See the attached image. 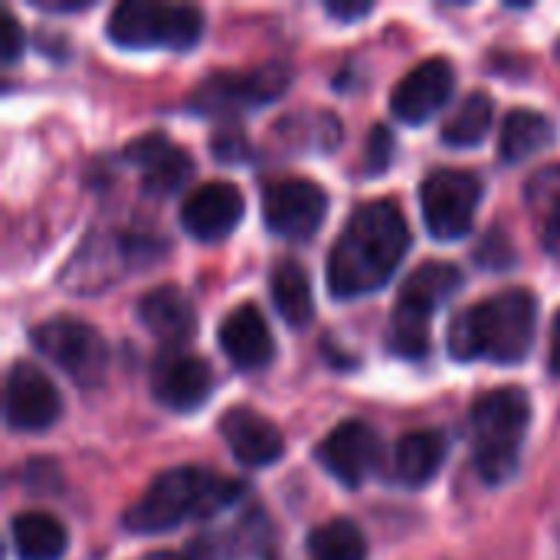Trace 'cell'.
I'll return each instance as SVG.
<instances>
[{"mask_svg": "<svg viewBox=\"0 0 560 560\" xmlns=\"http://www.w3.org/2000/svg\"><path fill=\"white\" fill-rule=\"evenodd\" d=\"M407 253H410V223L400 213V207L390 200L361 203L348 217L341 236L328 253L325 276L331 295L341 302L374 295L394 279Z\"/></svg>", "mask_w": 560, "mask_h": 560, "instance_id": "6da1fadb", "label": "cell"}, {"mask_svg": "<svg viewBox=\"0 0 560 560\" xmlns=\"http://www.w3.org/2000/svg\"><path fill=\"white\" fill-rule=\"evenodd\" d=\"M538 331V299L528 289H509L463 308L450 322L446 348L456 361L518 364L532 354Z\"/></svg>", "mask_w": 560, "mask_h": 560, "instance_id": "7a4b0ae2", "label": "cell"}, {"mask_svg": "<svg viewBox=\"0 0 560 560\" xmlns=\"http://www.w3.org/2000/svg\"><path fill=\"white\" fill-rule=\"evenodd\" d=\"M243 492L240 482L223 479L200 466H180L161 472L144 495L125 512L121 525L131 535H158L184 525L187 518H210L236 502Z\"/></svg>", "mask_w": 560, "mask_h": 560, "instance_id": "3957f363", "label": "cell"}, {"mask_svg": "<svg viewBox=\"0 0 560 560\" xmlns=\"http://www.w3.org/2000/svg\"><path fill=\"white\" fill-rule=\"evenodd\" d=\"M528 423L532 400L522 387H499L472 404L469 427L476 446V469L489 486L509 482L515 476Z\"/></svg>", "mask_w": 560, "mask_h": 560, "instance_id": "277c9868", "label": "cell"}, {"mask_svg": "<svg viewBox=\"0 0 560 560\" xmlns=\"http://www.w3.org/2000/svg\"><path fill=\"white\" fill-rule=\"evenodd\" d=\"M463 285V269L453 262H427L420 266L400 289L394 315H390V351L400 358H423L430 348V325L436 308L453 299Z\"/></svg>", "mask_w": 560, "mask_h": 560, "instance_id": "5b68a950", "label": "cell"}, {"mask_svg": "<svg viewBox=\"0 0 560 560\" xmlns=\"http://www.w3.org/2000/svg\"><path fill=\"white\" fill-rule=\"evenodd\" d=\"M108 39L121 49H190L203 33V13L190 3L125 0L108 13Z\"/></svg>", "mask_w": 560, "mask_h": 560, "instance_id": "8992f818", "label": "cell"}, {"mask_svg": "<svg viewBox=\"0 0 560 560\" xmlns=\"http://www.w3.org/2000/svg\"><path fill=\"white\" fill-rule=\"evenodd\" d=\"M33 348L49 358L75 387H98L108 371L105 338L79 318H46L30 331Z\"/></svg>", "mask_w": 560, "mask_h": 560, "instance_id": "52a82bcc", "label": "cell"}, {"mask_svg": "<svg viewBox=\"0 0 560 560\" xmlns=\"http://www.w3.org/2000/svg\"><path fill=\"white\" fill-rule=\"evenodd\" d=\"M482 180L469 171H433L420 187L423 223L433 240H463L476 223Z\"/></svg>", "mask_w": 560, "mask_h": 560, "instance_id": "ba28073f", "label": "cell"}, {"mask_svg": "<svg viewBox=\"0 0 560 560\" xmlns=\"http://www.w3.org/2000/svg\"><path fill=\"white\" fill-rule=\"evenodd\" d=\"M262 217L276 236L302 243L322 230L328 217V194L308 177L276 180L262 194Z\"/></svg>", "mask_w": 560, "mask_h": 560, "instance_id": "9c48e42d", "label": "cell"}, {"mask_svg": "<svg viewBox=\"0 0 560 560\" xmlns=\"http://www.w3.org/2000/svg\"><path fill=\"white\" fill-rule=\"evenodd\" d=\"M285 85H289V69L282 62H269L253 72H220V75H207V82L190 95V108L203 115H223V112L272 102L285 92Z\"/></svg>", "mask_w": 560, "mask_h": 560, "instance_id": "30bf717a", "label": "cell"}, {"mask_svg": "<svg viewBox=\"0 0 560 560\" xmlns=\"http://www.w3.org/2000/svg\"><path fill=\"white\" fill-rule=\"evenodd\" d=\"M3 413L13 430L39 433V430H49L62 417V397L56 384L43 374V368L16 361L7 374Z\"/></svg>", "mask_w": 560, "mask_h": 560, "instance_id": "8fae6325", "label": "cell"}, {"mask_svg": "<svg viewBox=\"0 0 560 560\" xmlns=\"http://www.w3.org/2000/svg\"><path fill=\"white\" fill-rule=\"evenodd\" d=\"M315 459L322 463V469L335 482H341L348 489H358L374 472V466L381 459V440L368 423L345 420L318 443Z\"/></svg>", "mask_w": 560, "mask_h": 560, "instance_id": "7c38bea8", "label": "cell"}, {"mask_svg": "<svg viewBox=\"0 0 560 560\" xmlns=\"http://www.w3.org/2000/svg\"><path fill=\"white\" fill-rule=\"evenodd\" d=\"M240 220H243V194L230 180H210L194 187L180 207V226L200 243H217L230 236L240 226Z\"/></svg>", "mask_w": 560, "mask_h": 560, "instance_id": "4fadbf2b", "label": "cell"}, {"mask_svg": "<svg viewBox=\"0 0 560 560\" xmlns=\"http://www.w3.org/2000/svg\"><path fill=\"white\" fill-rule=\"evenodd\" d=\"M210 387H213L210 368L197 354L167 351L154 361L151 390H154V400L164 404L167 410L190 413V410L203 407V400L210 397Z\"/></svg>", "mask_w": 560, "mask_h": 560, "instance_id": "5bb4252c", "label": "cell"}, {"mask_svg": "<svg viewBox=\"0 0 560 560\" xmlns=\"http://www.w3.org/2000/svg\"><path fill=\"white\" fill-rule=\"evenodd\" d=\"M453 66L446 59H427L413 66L390 95V112L407 125L430 121L453 95Z\"/></svg>", "mask_w": 560, "mask_h": 560, "instance_id": "9a60e30c", "label": "cell"}, {"mask_svg": "<svg viewBox=\"0 0 560 560\" xmlns=\"http://www.w3.org/2000/svg\"><path fill=\"white\" fill-rule=\"evenodd\" d=\"M220 433H223L230 453L249 469H266V466L279 463L285 453L282 430L269 417H262L249 407L226 410L220 420Z\"/></svg>", "mask_w": 560, "mask_h": 560, "instance_id": "2e32d148", "label": "cell"}, {"mask_svg": "<svg viewBox=\"0 0 560 560\" xmlns=\"http://www.w3.org/2000/svg\"><path fill=\"white\" fill-rule=\"evenodd\" d=\"M217 338H220V348L230 358V364H236L240 371H259L276 354L272 331H269L262 312L253 302H243L233 312H226V318L220 322Z\"/></svg>", "mask_w": 560, "mask_h": 560, "instance_id": "e0dca14e", "label": "cell"}, {"mask_svg": "<svg viewBox=\"0 0 560 560\" xmlns=\"http://www.w3.org/2000/svg\"><path fill=\"white\" fill-rule=\"evenodd\" d=\"M125 158L135 161L141 167V180H144V194L151 197H167L177 187H184V180L190 177L194 164L190 154L180 151L177 144H171L164 135H148L138 138L135 144L125 148Z\"/></svg>", "mask_w": 560, "mask_h": 560, "instance_id": "ac0fdd59", "label": "cell"}, {"mask_svg": "<svg viewBox=\"0 0 560 560\" xmlns=\"http://www.w3.org/2000/svg\"><path fill=\"white\" fill-rule=\"evenodd\" d=\"M138 318L141 325L164 345H184L197 331V312L194 302L177 285H158L138 299Z\"/></svg>", "mask_w": 560, "mask_h": 560, "instance_id": "d6986e66", "label": "cell"}, {"mask_svg": "<svg viewBox=\"0 0 560 560\" xmlns=\"http://www.w3.org/2000/svg\"><path fill=\"white\" fill-rule=\"evenodd\" d=\"M125 259H128L125 243L92 236L66 266L62 282L69 285V292H102L125 272V266H128Z\"/></svg>", "mask_w": 560, "mask_h": 560, "instance_id": "ffe728a7", "label": "cell"}, {"mask_svg": "<svg viewBox=\"0 0 560 560\" xmlns=\"http://www.w3.org/2000/svg\"><path fill=\"white\" fill-rule=\"evenodd\" d=\"M525 207L541 249L560 262V164H548L532 174L525 187Z\"/></svg>", "mask_w": 560, "mask_h": 560, "instance_id": "44dd1931", "label": "cell"}, {"mask_svg": "<svg viewBox=\"0 0 560 560\" xmlns=\"http://www.w3.org/2000/svg\"><path fill=\"white\" fill-rule=\"evenodd\" d=\"M446 459V440L436 430L404 433L394 446V476L407 489L427 486Z\"/></svg>", "mask_w": 560, "mask_h": 560, "instance_id": "7402d4cb", "label": "cell"}, {"mask_svg": "<svg viewBox=\"0 0 560 560\" xmlns=\"http://www.w3.org/2000/svg\"><path fill=\"white\" fill-rule=\"evenodd\" d=\"M269 295L276 312L285 325L305 328L315 318V299H312V279L295 259H279L269 272Z\"/></svg>", "mask_w": 560, "mask_h": 560, "instance_id": "603a6c76", "label": "cell"}, {"mask_svg": "<svg viewBox=\"0 0 560 560\" xmlns=\"http://www.w3.org/2000/svg\"><path fill=\"white\" fill-rule=\"evenodd\" d=\"M13 551L20 560H62L69 535L49 512H23L13 518Z\"/></svg>", "mask_w": 560, "mask_h": 560, "instance_id": "cb8c5ba5", "label": "cell"}, {"mask_svg": "<svg viewBox=\"0 0 560 560\" xmlns=\"http://www.w3.org/2000/svg\"><path fill=\"white\" fill-rule=\"evenodd\" d=\"M555 141V121L532 108H515L502 121L499 151L505 164H522Z\"/></svg>", "mask_w": 560, "mask_h": 560, "instance_id": "d4e9b609", "label": "cell"}, {"mask_svg": "<svg viewBox=\"0 0 560 560\" xmlns=\"http://www.w3.org/2000/svg\"><path fill=\"white\" fill-rule=\"evenodd\" d=\"M492 128V98L486 92L466 95L443 125V141L450 148H476Z\"/></svg>", "mask_w": 560, "mask_h": 560, "instance_id": "484cf974", "label": "cell"}, {"mask_svg": "<svg viewBox=\"0 0 560 560\" xmlns=\"http://www.w3.org/2000/svg\"><path fill=\"white\" fill-rule=\"evenodd\" d=\"M308 560H364L368 541L348 518H331L308 535Z\"/></svg>", "mask_w": 560, "mask_h": 560, "instance_id": "4316f807", "label": "cell"}, {"mask_svg": "<svg viewBox=\"0 0 560 560\" xmlns=\"http://www.w3.org/2000/svg\"><path fill=\"white\" fill-rule=\"evenodd\" d=\"M390 154H394V138L384 125H377L371 131V141H368V171L371 174H384L387 164H390Z\"/></svg>", "mask_w": 560, "mask_h": 560, "instance_id": "83f0119b", "label": "cell"}, {"mask_svg": "<svg viewBox=\"0 0 560 560\" xmlns=\"http://www.w3.org/2000/svg\"><path fill=\"white\" fill-rule=\"evenodd\" d=\"M23 49V33L13 13H3V26H0V56L3 62H13Z\"/></svg>", "mask_w": 560, "mask_h": 560, "instance_id": "f1b7e54d", "label": "cell"}, {"mask_svg": "<svg viewBox=\"0 0 560 560\" xmlns=\"http://www.w3.org/2000/svg\"><path fill=\"white\" fill-rule=\"evenodd\" d=\"M374 10V3H325V13L328 16H335V20H341V23H351V20H361V16H368Z\"/></svg>", "mask_w": 560, "mask_h": 560, "instance_id": "f546056e", "label": "cell"}, {"mask_svg": "<svg viewBox=\"0 0 560 560\" xmlns=\"http://www.w3.org/2000/svg\"><path fill=\"white\" fill-rule=\"evenodd\" d=\"M548 371L560 377V312L555 318V331H551V351H548Z\"/></svg>", "mask_w": 560, "mask_h": 560, "instance_id": "4dcf8cb0", "label": "cell"}, {"mask_svg": "<svg viewBox=\"0 0 560 560\" xmlns=\"http://www.w3.org/2000/svg\"><path fill=\"white\" fill-rule=\"evenodd\" d=\"M144 560H187L184 555H177V551H151Z\"/></svg>", "mask_w": 560, "mask_h": 560, "instance_id": "1f68e13d", "label": "cell"}, {"mask_svg": "<svg viewBox=\"0 0 560 560\" xmlns=\"http://www.w3.org/2000/svg\"><path fill=\"white\" fill-rule=\"evenodd\" d=\"M558 59H560V43H558Z\"/></svg>", "mask_w": 560, "mask_h": 560, "instance_id": "d6a6232c", "label": "cell"}]
</instances>
